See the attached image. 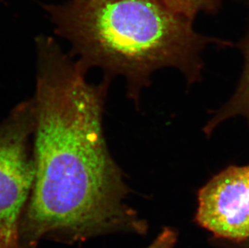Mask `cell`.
<instances>
[{
    "label": "cell",
    "mask_w": 249,
    "mask_h": 248,
    "mask_svg": "<svg viewBox=\"0 0 249 248\" xmlns=\"http://www.w3.org/2000/svg\"><path fill=\"white\" fill-rule=\"evenodd\" d=\"M33 151L35 179L20 227L21 248L44 239L84 241L147 226L125 203L122 170L104 136L109 79L94 85L87 69L53 37L35 40Z\"/></svg>",
    "instance_id": "6da1fadb"
},
{
    "label": "cell",
    "mask_w": 249,
    "mask_h": 248,
    "mask_svg": "<svg viewBox=\"0 0 249 248\" xmlns=\"http://www.w3.org/2000/svg\"><path fill=\"white\" fill-rule=\"evenodd\" d=\"M44 8L56 35L70 43L71 56L87 71L101 69L107 79L124 77L137 103L151 75L163 67L198 81L201 53L218 43L196 33L191 20L160 0H70Z\"/></svg>",
    "instance_id": "7a4b0ae2"
},
{
    "label": "cell",
    "mask_w": 249,
    "mask_h": 248,
    "mask_svg": "<svg viewBox=\"0 0 249 248\" xmlns=\"http://www.w3.org/2000/svg\"><path fill=\"white\" fill-rule=\"evenodd\" d=\"M33 100L0 123V248H21L20 227L35 179Z\"/></svg>",
    "instance_id": "3957f363"
},
{
    "label": "cell",
    "mask_w": 249,
    "mask_h": 248,
    "mask_svg": "<svg viewBox=\"0 0 249 248\" xmlns=\"http://www.w3.org/2000/svg\"><path fill=\"white\" fill-rule=\"evenodd\" d=\"M196 221L220 238L249 239V165L230 167L200 190Z\"/></svg>",
    "instance_id": "277c9868"
},
{
    "label": "cell",
    "mask_w": 249,
    "mask_h": 248,
    "mask_svg": "<svg viewBox=\"0 0 249 248\" xmlns=\"http://www.w3.org/2000/svg\"><path fill=\"white\" fill-rule=\"evenodd\" d=\"M245 55V71L238 89L232 98L214 112V115L205 127V132L212 133V131L224 120L237 115L244 116L249 123V34L241 45Z\"/></svg>",
    "instance_id": "5b68a950"
},
{
    "label": "cell",
    "mask_w": 249,
    "mask_h": 248,
    "mask_svg": "<svg viewBox=\"0 0 249 248\" xmlns=\"http://www.w3.org/2000/svg\"><path fill=\"white\" fill-rule=\"evenodd\" d=\"M181 17L193 20L200 12L212 8L216 0H160Z\"/></svg>",
    "instance_id": "8992f818"
},
{
    "label": "cell",
    "mask_w": 249,
    "mask_h": 248,
    "mask_svg": "<svg viewBox=\"0 0 249 248\" xmlns=\"http://www.w3.org/2000/svg\"><path fill=\"white\" fill-rule=\"evenodd\" d=\"M176 242V232L170 228H165L158 238L146 248H174Z\"/></svg>",
    "instance_id": "52a82bcc"
}]
</instances>
